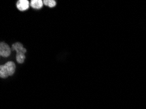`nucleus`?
<instances>
[{
  "instance_id": "obj_1",
  "label": "nucleus",
  "mask_w": 146,
  "mask_h": 109,
  "mask_svg": "<svg viewBox=\"0 0 146 109\" xmlns=\"http://www.w3.org/2000/svg\"><path fill=\"white\" fill-rule=\"evenodd\" d=\"M11 50L8 44L1 42L0 44V55L2 57H9L11 54Z\"/></svg>"
},
{
  "instance_id": "obj_2",
  "label": "nucleus",
  "mask_w": 146,
  "mask_h": 109,
  "mask_svg": "<svg viewBox=\"0 0 146 109\" xmlns=\"http://www.w3.org/2000/svg\"><path fill=\"white\" fill-rule=\"evenodd\" d=\"M30 2L28 0H19L17 3V7L21 11H25L30 7Z\"/></svg>"
},
{
  "instance_id": "obj_3",
  "label": "nucleus",
  "mask_w": 146,
  "mask_h": 109,
  "mask_svg": "<svg viewBox=\"0 0 146 109\" xmlns=\"http://www.w3.org/2000/svg\"><path fill=\"white\" fill-rule=\"evenodd\" d=\"M12 50L16 51L17 54H21V53L25 54L26 52V49L24 48L23 44L21 43H16L13 44L12 45Z\"/></svg>"
},
{
  "instance_id": "obj_4",
  "label": "nucleus",
  "mask_w": 146,
  "mask_h": 109,
  "mask_svg": "<svg viewBox=\"0 0 146 109\" xmlns=\"http://www.w3.org/2000/svg\"><path fill=\"white\" fill-rule=\"evenodd\" d=\"M5 66L6 67L8 71L9 75V76L14 75L15 72V69H16V65H15V63L13 61H8L5 64Z\"/></svg>"
},
{
  "instance_id": "obj_5",
  "label": "nucleus",
  "mask_w": 146,
  "mask_h": 109,
  "mask_svg": "<svg viewBox=\"0 0 146 109\" xmlns=\"http://www.w3.org/2000/svg\"><path fill=\"white\" fill-rule=\"evenodd\" d=\"M43 5V1L42 0H32L30 1V6L35 9H40Z\"/></svg>"
},
{
  "instance_id": "obj_6",
  "label": "nucleus",
  "mask_w": 146,
  "mask_h": 109,
  "mask_svg": "<svg viewBox=\"0 0 146 109\" xmlns=\"http://www.w3.org/2000/svg\"><path fill=\"white\" fill-rule=\"evenodd\" d=\"M9 76L8 71L5 65H2L0 66V77L2 79H5V78Z\"/></svg>"
},
{
  "instance_id": "obj_7",
  "label": "nucleus",
  "mask_w": 146,
  "mask_h": 109,
  "mask_svg": "<svg viewBox=\"0 0 146 109\" xmlns=\"http://www.w3.org/2000/svg\"><path fill=\"white\" fill-rule=\"evenodd\" d=\"M16 59H17V61L19 63H23L26 59L25 54H23V53H21V54H17Z\"/></svg>"
},
{
  "instance_id": "obj_8",
  "label": "nucleus",
  "mask_w": 146,
  "mask_h": 109,
  "mask_svg": "<svg viewBox=\"0 0 146 109\" xmlns=\"http://www.w3.org/2000/svg\"><path fill=\"white\" fill-rule=\"evenodd\" d=\"M43 4L46 6L52 8L54 7L56 5V2L54 0H45V1H43Z\"/></svg>"
}]
</instances>
